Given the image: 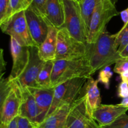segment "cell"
Listing matches in <instances>:
<instances>
[{"mask_svg": "<svg viewBox=\"0 0 128 128\" xmlns=\"http://www.w3.org/2000/svg\"><path fill=\"white\" fill-rule=\"evenodd\" d=\"M91 128H100V126H99L98 124H96L94 125V126H92Z\"/></svg>", "mask_w": 128, "mask_h": 128, "instance_id": "74e56055", "label": "cell"}, {"mask_svg": "<svg viewBox=\"0 0 128 128\" xmlns=\"http://www.w3.org/2000/svg\"><path fill=\"white\" fill-rule=\"evenodd\" d=\"M116 34H112L105 30L94 43H86V54L92 74L114 64L121 58L115 42Z\"/></svg>", "mask_w": 128, "mask_h": 128, "instance_id": "6da1fadb", "label": "cell"}, {"mask_svg": "<svg viewBox=\"0 0 128 128\" xmlns=\"http://www.w3.org/2000/svg\"><path fill=\"white\" fill-rule=\"evenodd\" d=\"M10 50L12 58V66L8 79L12 81L22 74L30 60V47L20 44L12 38L10 40Z\"/></svg>", "mask_w": 128, "mask_h": 128, "instance_id": "7c38bea8", "label": "cell"}, {"mask_svg": "<svg viewBox=\"0 0 128 128\" xmlns=\"http://www.w3.org/2000/svg\"><path fill=\"white\" fill-rule=\"evenodd\" d=\"M112 76V72L111 70V68L110 66L106 67L104 69L100 71L98 79V82H101L102 84L104 85L106 89L110 88V80Z\"/></svg>", "mask_w": 128, "mask_h": 128, "instance_id": "d4e9b609", "label": "cell"}, {"mask_svg": "<svg viewBox=\"0 0 128 128\" xmlns=\"http://www.w3.org/2000/svg\"><path fill=\"white\" fill-rule=\"evenodd\" d=\"M115 45L119 53L121 52L128 45V22L124 24L121 30L116 33Z\"/></svg>", "mask_w": 128, "mask_h": 128, "instance_id": "7402d4cb", "label": "cell"}, {"mask_svg": "<svg viewBox=\"0 0 128 128\" xmlns=\"http://www.w3.org/2000/svg\"><path fill=\"white\" fill-rule=\"evenodd\" d=\"M18 128H38V126L31 122L26 118L18 116Z\"/></svg>", "mask_w": 128, "mask_h": 128, "instance_id": "f546056e", "label": "cell"}, {"mask_svg": "<svg viewBox=\"0 0 128 128\" xmlns=\"http://www.w3.org/2000/svg\"><path fill=\"white\" fill-rule=\"evenodd\" d=\"M0 28L4 33L14 39L22 46H37L29 31L25 11L12 14L1 24Z\"/></svg>", "mask_w": 128, "mask_h": 128, "instance_id": "277c9868", "label": "cell"}, {"mask_svg": "<svg viewBox=\"0 0 128 128\" xmlns=\"http://www.w3.org/2000/svg\"><path fill=\"white\" fill-rule=\"evenodd\" d=\"M30 6V4L28 0H10L8 18L16 12L21 11H25L26 9L28 8Z\"/></svg>", "mask_w": 128, "mask_h": 128, "instance_id": "603a6c76", "label": "cell"}, {"mask_svg": "<svg viewBox=\"0 0 128 128\" xmlns=\"http://www.w3.org/2000/svg\"><path fill=\"white\" fill-rule=\"evenodd\" d=\"M100 1L101 0H82L81 2H80L81 14L87 33V37L91 16Z\"/></svg>", "mask_w": 128, "mask_h": 128, "instance_id": "ffe728a7", "label": "cell"}, {"mask_svg": "<svg viewBox=\"0 0 128 128\" xmlns=\"http://www.w3.org/2000/svg\"><path fill=\"white\" fill-rule=\"evenodd\" d=\"M70 108L71 104L59 107L39 125L38 128H64Z\"/></svg>", "mask_w": 128, "mask_h": 128, "instance_id": "d6986e66", "label": "cell"}, {"mask_svg": "<svg viewBox=\"0 0 128 128\" xmlns=\"http://www.w3.org/2000/svg\"><path fill=\"white\" fill-rule=\"evenodd\" d=\"M119 104L121 106H123V107L128 108V96L124 98H122L121 103Z\"/></svg>", "mask_w": 128, "mask_h": 128, "instance_id": "8d00e7d4", "label": "cell"}, {"mask_svg": "<svg viewBox=\"0 0 128 128\" xmlns=\"http://www.w3.org/2000/svg\"><path fill=\"white\" fill-rule=\"evenodd\" d=\"M120 55L121 58H128V45L120 52Z\"/></svg>", "mask_w": 128, "mask_h": 128, "instance_id": "d590c367", "label": "cell"}, {"mask_svg": "<svg viewBox=\"0 0 128 128\" xmlns=\"http://www.w3.org/2000/svg\"><path fill=\"white\" fill-rule=\"evenodd\" d=\"M92 71L86 57L73 60H55L54 61L51 88L74 78H90Z\"/></svg>", "mask_w": 128, "mask_h": 128, "instance_id": "7a4b0ae2", "label": "cell"}, {"mask_svg": "<svg viewBox=\"0 0 128 128\" xmlns=\"http://www.w3.org/2000/svg\"><path fill=\"white\" fill-rule=\"evenodd\" d=\"M45 18L49 24L61 29L64 23V10L62 0H48Z\"/></svg>", "mask_w": 128, "mask_h": 128, "instance_id": "e0dca14e", "label": "cell"}, {"mask_svg": "<svg viewBox=\"0 0 128 128\" xmlns=\"http://www.w3.org/2000/svg\"><path fill=\"white\" fill-rule=\"evenodd\" d=\"M98 80H94L92 77L88 78L81 90V92L85 97L88 112L92 118L94 111L101 104V94L98 86Z\"/></svg>", "mask_w": 128, "mask_h": 128, "instance_id": "9a60e30c", "label": "cell"}, {"mask_svg": "<svg viewBox=\"0 0 128 128\" xmlns=\"http://www.w3.org/2000/svg\"><path fill=\"white\" fill-rule=\"evenodd\" d=\"M53 65L54 61L45 62L38 77V87L42 88H51V76H52Z\"/></svg>", "mask_w": 128, "mask_h": 128, "instance_id": "44dd1931", "label": "cell"}, {"mask_svg": "<svg viewBox=\"0 0 128 128\" xmlns=\"http://www.w3.org/2000/svg\"><path fill=\"white\" fill-rule=\"evenodd\" d=\"M86 54V43L72 37L64 28L58 30L55 60H78Z\"/></svg>", "mask_w": 128, "mask_h": 128, "instance_id": "8992f818", "label": "cell"}, {"mask_svg": "<svg viewBox=\"0 0 128 128\" xmlns=\"http://www.w3.org/2000/svg\"><path fill=\"white\" fill-rule=\"evenodd\" d=\"M58 32V29L49 25L47 37L41 46L38 47L39 56L44 62L54 61L56 59Z\"/></svg>", "mask_w": 128, "mask_h": 128, "instance_id": "2e32d148", "label": "cell"}, {"mask_svg": "<svg viewBox=\"0 0 128 128\" xmlns=\"http://www.w3.org/2000/svg\"><path fill=\"white\" fill-rule=\"evenodd\" d=\"M10 0H0V26L8 18Z\"/></svg>", "mask_w": 128, "mask_h": 128, "instance_id": "83f0119b", "label": "cell"}, {"mask_svg": "<svg viewBox=\"0 0 128 128\" xmlns=\"http://www.w3.org/2000/svg\"><path fill=\"white\" fill-rule=\"evenodd\" d=\"M18 116L16 118L14 119L10 124L7 126L6 128H18Z\"/></svg>", "mask_w": 128, "mask_h": 128, "instance_id": "836d02e7", "label": "cell"}, {"mask_svg": "<svg viewBox=\"0 0 128 128\" xmlns=\"http://www.w3.org/2000/svg\"><path fill=\"white\" fill-rule=\"evenodd\" d=\"M11 82V90L0 108V123L5 127L19 116L22 101L21 90L16 82Z\"/></svg>", "mask_w": 128, "mask_h": 128, "instance_id": "30bf717a", "label": "cell"}, {"mask_svg": "<svg viewBox=\"0 0 128 128\" xmlns=\"http://www.w3.org/2000/svg\"><path fill=\"white\" fill-rule=\"evenodd\" d=\"M76 1H78V2H81V1H82V0H76Z\"/></svg>", "mask_w": 128, "mask_h": 128, "instance_id": "ab89813d", "label": "cell"}, {"mask_svg": "<svg viewBox=\"0 0 128 128\" xmlns=\"http://www.w3.org/2000/svg\"><path fill=\"white\" fill-rule=\"evenodd\" d=\"M62 3L64 10V23L62 28H66L75 39L86 44L87 33L80 2L76 0H62Z\"/></svg>", "mask_w": 128, "mask_h": 128, "instance_id": "5b68a950", "label": "cell"}, {"mask_svg": "<svg viewBox=\"0 0 128 128\" xmlns=\"http://www.w3.org/2000/svg\"><path fill=\"white\" fill-rule=\"evenodd\" d=\"M33 96L39 109L41 110L42 116L46 118L49 110L52 105L54 98V88H26Z\"/></svg>", "mask_w": 128, "mask_h": 128, "instance_id": "ac0fdd59", "label": "cell"}, {"mask_svg": "<svg viewBox=\"0 0 128 128\" xmlns=\"http://www.w3.org/2000/svg\"><path fill=\"white\" fill-rule=\"evenodd\" d=\"M11 89V82L8 78H5L4 74L0 76V108L2 106Z\"/></svg>", "mask_w": 128, "mask_h": 128, "instance_id": "cb8c5ba5", "label": "cell"}, {"mask_svg": "<svg viewBox=\"0 0 128 128\" xmlns=\"http://www.w3.org/2000/svg\"><path fill=\"white\" fill-rule=\"evenodd\" d=\"M0 128H6V127H5V126H2V125L1 124V123H0Z\"/></svg>", "mask_w": 128, "mask_h": 128, "instance_id": "f35d334b", "label": "cell"}, {"mask_svg": "<svg viewBox=\"0 0 128 128\" xmlns=\"http://www.w3.org/2000/svg\"><path fill=\"white\" fill-rule=\"evenodd\" d=\"M96 124L88 112L85 97L81 91L79 97L71 104L64 128H91Z\"/></svg>", "mask_w": 128, "mask_h": 128, "instance_id": "9c48e42d", "label": "cell"}, {"mask_svg": "<svg viewBox=\"0 0 128 128\" xmlns=\"http://www.w3.org/2000/svg\"><path fill=\"white\" fill-rule=\"evenodd\" d=\"M128 71V58H121L115 62L114 71L116 73L121 74Z\"/></svg>", "mask_w": 128, "mask_h": 128, "instance_id": "f1b7e54d", "label": "cell"}, {"mask_svg": "<svg viewBox=\"0 0 128 128\" xmlns=\"http://www.w3.org/2000/svg\"><path fill=\"white\" fill-rule=\"evenodd\" d=\"M25 16L31 37L39 47L47 37L50 24L43 16L31 6L25 10Z\"/></svg>", "mask_w": 128, "mask_h": 128, "instance_id": "8fae6325", "label": "cell"}, {"mask_svg": "<svg viewBox=\"0 0 128 128\" xmlns=\"http://www.w3.org/2000/svg\"><path fill=\"white\" fill-rule=\"evenodd\" d=\"M48 0H28L32 8L45 18L46 7Z\"/></svg>", "mask_w": 128, "mask_h": 128, "instance_id": "4316f807", "label": "cell"}, {"mask_svg": "<svg viewBox=\"0 0 128 128\" xmlns=\"http://www.w3.org/2000/svg\"><path fill=\"white\" fill-rule=\"evenodd\" d=\"M6 62L4 58V53L2 49H0V76L4 74V71L6 70Z\"/></svg>", "mask_w": 128, "mask_h": 128, "instance_id": "1f68e13d", "label": "cell"}, {"mask_svg": "<svg viewBox=\"0 0 128 128\" xmlns=\"http://www.w3.org/2000/svg\"><path fill=\"white\" fill-rule=\"evenodd\" d=\"M100 128H128V115L123 114L112 124L108 126H100Z\"/></svg>", "mask_w": 128, "mask_h": 128, "instance_id": "484cf974", "label": "cell"}, {"mask_svg": "<svg viewBox=\"0 0 128 128\" xmlns=\"http://www.w3.org/2000/svg\"><path fill=\"white\" fill-rule=\"evenodd\" d=\"M0 49H1V48H0Z\"/></svg>", "mask_w": 128, "mask_h": 128, "instance_id": "60d3db41", "label": "cell"}, {"mask_svg": "<svg viewBox=\"0 0 128 128\" xmlns=\"http://www.w3.org/2000/svg\"><path fill=\"white\" fill-rule=\"evenodd\" d=\"M30 60L25 70L17 79L12 81L16 82L21 90L38 88L37 79L45 63L39 56L38 46L30 47Z\"/></svg>", "mask_w": 128, "mask_h": 128, "instance_id": "ba28073f", "label": "cell"}, {"mask_svg": "<svg viewBox=\"0 0 128 128\" xmlns=\"http://www.w3.org/2000/svg\"><path fill=\"white\" fill-rule=\"evenodd\" d=\"M87 80L84 78H78L56 86L54 88V92L52 105L46 118L60 106L64 104H71L79 97Z\"/></svg>", "mask_w": 128, "mask_h": 128, "instance_id": "52a82bcc", "label": "cell"}, {"mask_svg": "<svg viewBox=\"0 0 128 128\" xmlns=\"http://www.w3.org/2000/svg\"><path fill=\"white\" fill-rule=\"evenodd\" d=\"M118 96L122 98H124L128 96V83L121 82L119 84L118 88Z\"/></svg>", "mask_w": 128, "mask_h": 128, "instance_id": "4dcf8cb0", "label": "cell"}, {"mask_svg": "<svg viewBox=\"0 0 128 128\" xmlns=\"http://www.w3.org/2000/svg\"><path fill=\"white\" fill-rule=\"evenodd\" d=\"M119 14L114 0H101L91 16L86 43H94L106 30V25L110 20Z\"/></svg>", "mask_w": 128, "mask_h": 128, "instance_id": "3957f363", "label": "cell"}, {"mask_svg": "<svg viewBox=\"0 0 128 128\" xmlns=\"http://www.w3.org/2000/svg\"><path fill=\"white\" fill-rule=\"evenodd\" d=\"M121 19L124 22V24H126L128 22V7L126 10H123L120 12Z\"/></svg>", "mask_w": 128, "mask_h": 128, "instance_id": "d6a6232c", "label": "cell"}, {"mask_svg": "<svg viewBox=\"0 0 128 128\" xmlns=\"http://www.w3.org/2000/svg\"><path fill=\"white\" fill-rule=\"evenodd\" d=\"M21 91L22 93V101L18 116L26 118L38 126L44 121V118L30 91L28 89Z\"/></svg>", "mask_w": 128, "mask_h": 128, "instance_id": "4fadbf2b", "label": "cell"}, {"mask_svg": "<svg viewBox=\"0 0 128 128\" xmlns=\"http://www.w3.org/2000/svg\"><path fill=\"white\" fill-rule=\"evenodd\" d=\"M120 76H121V80H122V82L128 83V71L121 74H120Z\"/></svg>", "mask_w": 128, "mask_h": 128, "instance_id": "e575fe53", "label": "cell"}, {"mask_svg": "<svg viewBox=\"0 0 128 128\" xmlns=\"http://www.w3.org/2000/svg\"><path fill=\"white\" fill-rule=\"evenodd\" d=\"M128 111V108L120 104H101L94 111L92 118L98 123L99 126H108Z\"/></svg>", "mask_w": 128, "mask_h": 128, "instance_id": "5bb4252c", "label": "cell"}]
</instances>
